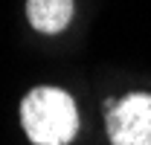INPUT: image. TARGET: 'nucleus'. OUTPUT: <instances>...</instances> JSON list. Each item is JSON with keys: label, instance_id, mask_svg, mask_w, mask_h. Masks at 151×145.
<instances>
[{"label": "nucleus", "instance_id": "1", "mask_svg": "<svg viewBox=\"0 0 151 145\" xmlns=\"http://www.w3.org/2000/svg\"><path fill=\"white\" fill-rule=\"evenodd\" d=\"M20 122L35 145H67L78 131V110L61 87H35L20 102Z\"/></svg>", "mask_w": 151, "mask_h": 145}, {"label": "nucleus", "instance_id": "2", "mask_svg": "<svg viewBox=\"0 0 151 145\" xmlns=\"http://www.w3.org/2000/svg\"><path fill=\"white\" fill-rule=\"evenodd\" d=\"M108 136L113 145H151V96L131 93L108 102Z\"/></svg>", "mask_w": 151, "mask_h": 145}, {"label": "nucleus", "instance_id": "3", "mask_svg": "<svg viewBox=\"0 0 151 145\" xmlns=\"http://www.w3.org/2000/svg\"><path fill=\"white\" fill-rule=\"evenodd\" d=\"M26 18L32 29L55 35L73 18V0H26Z\"/></svg>", "mask_w": 151, "mask_h": 145}]
</instances>
